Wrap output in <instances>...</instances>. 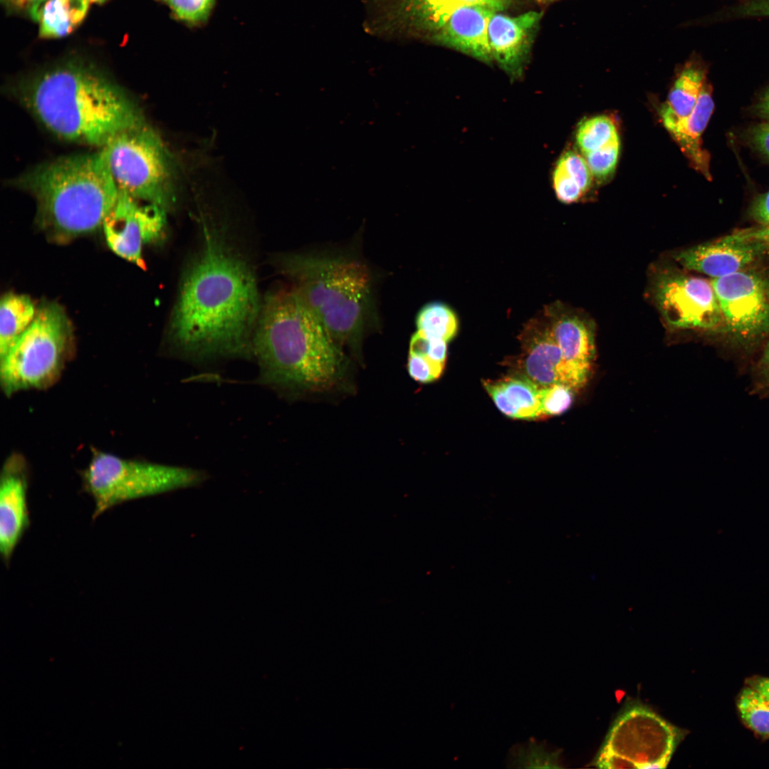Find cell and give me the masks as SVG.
<instances>
[{
  "label": "cell",
  "instance_id": "cell-2",
  "mask_svg": "<svg viewBox=\"0 0 769 769\" xmlns=\"http://www.w3.org/2000/svg\"><path fill=\"white\" fill-rule=\"evenodd\" d=\"M18 93L47 130L73 142L102 148L118 134L147 124L119 86L79 63L46 70Z\"/></svg>",
  "mask_w": 769,
  "mask_h": 769
},
{
  "label": "cell",
  "instance_id": "cell-41",
  "mask_svg": "<svg viewBox=\"0 0 769 769\" xmlns=\"http://www.w3.org/2000/svg\"><path fill=\"white\" fill-rule=\"evenodd\" d=\"M754 110L758 117L765 121H769V88L758 99L754 107Z\"/></svg>",
  "mask_w": 769,
  "mask_h": 769
},
{
  "label": "cell",
  "instance_id": "cell-29",
  "mask_svg": "<svg viewBox=\"0 0 769 769\" xmlns=\"http://www.w3.org/2000/svg\"><path fill=\"white\" fill-rule=\"evenodd\" d=\"M741 717L755 733L769 737V704L750 686L744 688L737 703Z\"/></svg>",
  "mask_w": 769,
  "mask_h": 769
},
{
  "label": "cell",
  "instance_id": "cell-44",
  "mask_svg": "<svg viewBox=\"0 0 769 769\" xmlns=\"http://www.w3.org/2000/svg\"><path fill=\"white\" fill-rule=\"evenodd\" d=\"M107 0H89L90 2L95 3V4H103Z\"/></svg>",
  "mask_w": 769,
  "mask_h": 769
},
{
  "label": "cell",
  "instance_id": "cell-25",
  "mask_svg": "<svg viewBox=\"0 0 769 769\" xmlns=\"http://www.w3.org/2000/svg\"><path fill=\"white\" fill-rule=\"evenodd\" d=\"M36 311L27 295L14 293L3 295L0 305V358L31 325Z\"/></svg>",
  "mask_w": 769,
  "mask_h": 769
},
{
  "label": "cell",
  "instance_id": "cell-39",
  "mask_svg": "<svg viewBox=\"0 0 769 769\" xmlns=\"http://www.w3.org/2000/svg\"><path fill=\"white\" fill-rule=\"evenodd\" d=\"M748 686L756 691L769 704V678L752 677L747 681Z\"/></svg>",
  "mask_w": 769,
  "mask_h": 769
},
{
  "label": "cell",
  "instance_id": "cell-19",
  "mask_svg": "<svg viewBox=\"0 0 769 769\" xmlns=\"http://www.w3.org/2000/svg\"><path fill=\"white\" fill-rule=\"evenodd\" d=\"M387 16L393 28L430 38L445 23L463 0H387Z\"/></svg>",
  "mask_w": 769,
  "mask_h": 769
},
{
  "label": "cell",
  "instance_id": "cell-28",
  "mask_svg": "<svg viewBox=\"0 0 769 769\" xmlns=\"http://www.w3.org/2000/svg\"><path fill=\"white\" fill-rule=\"evenodd\" d=\"M618 135L615 124L607 115H597L581 121L576 132L577 145L585 155L597 150Z\"/></svg>",
  "mask_w": 769,
  "mask_h": 769
},
{
  "label": "cell",
  "instance_id": "cell-40",
  "mask_svg": "<svg viewBox=\"0 0 769 769\" xmlns=\"http://www.w3.org/2000/svg\"><path fill=\"white\" fill-rule=\"evenodd\" d=\"M466 5H479L501 11L508 7L511 0H463Z\"/></svg>",
  "mask_w": 769,
  "mask_h": 769
},
{
  "label": "cell",
  "instance_id": "cell-10",
  "mask_svg": "<svg viewBox=\"0 0 769 769\" xmlns=\"http://www.w3.org/2000/svg\"><path fill=\"white\" fill-rule=\"evenodd\" d=\"M723 316L722 335L749 350L769 336V269L747 268L711 281Z\"/></svg>",
  "mask_w": 769,
  "mask_h": 769
},
{
  "label": "cell",
  "instance_id": "cell-8",
  "mask_svg": "<svg viewBox=\"0 0 769 769\" xmlns=\"http://www.w3.org/2000/svg\"><path fill=\"white\" fill-rule=\"evenodd\" d=\"M120 192L169 209L175 201L174 160L147 124L125 131L101 148Z\"/></svg>",
  "mask_w": 769,
  "mask_h": 769
},
{
  "label": "cell",
  "instance_id": "cell-46",
  "mask_svg": "<svg viewBox=\"0 0 769 769\" xmlns=\"http://www.w3.org/2000/svg\"><path fill=\"white\" fill-rule=\"evenodd\" d=\"M164 1H168L169 0H164Z\"/></svg>",
  "mask_w": 769,
  "mask_h": 769
},
{
  "label": "cell",
  "instance_id": "cell-33",
  "mask_svg": "<svg viewBox=\"0 0 769 769\" xmlns=\"http://www.w3.org/2000/svg\"><path fill=\"white\" fill-rule=\"evenodd\" d=\"M444 364L437 362L428 357L409 353L407 368L409 376L421 383H429L437 380L441 375Z\"/></svg>",
  "mask_w": 769,
  "mask_h": 769
},
{
  "label": "cell",
  "instance_id": "cell-16",
  "mask_svg": "<svg viewBox=\"0 0 769 769\" xmlns=\"http://www.w3.org/2000/svg\"><path fill=\"white\" fill-rule=\"evenodd\" d=\"M542 16L535 11L516 16L495 12L490 19L488 36L493 61L512 78L523 74Z\"/></svg>",
  "mask_w": 769,
  "mask_h": 769
},
{
  "label": "cell",
  "instance_id": "cell-18",
  "mask_svg": "<svg viewBox=\"0 0 769 769\" xmlns=\"http://www.w3.org/2000/svg\"><path fill=\"white\" fill-rule=\"evenodd\" d=\"M543 316L564 359L572 365L592 370L595 355L592 325L558 303L545 308Z\"/></svg>",
  "mask_w": 769,
  "mask_h": 769
},
{
  "label": "cell",
  "instance_id": "cell-37",
  "mask_svg": "<svg viewBox=\"0 0 769 769\" xmlns=\"http://www.w3.org/2000/svg\"><path fill=\"white\" fill-rule=\"evenodd\" d=\"M429 338L422 333L417 331L410 339L409 353L427 357L429 352Z\"/></svg>",
  "mask_w": 769,
  "mask_h": 769
},
{
  "label": "cell",
  "instance_id": "cell-34",
  "mask_svg": "<svg viewBox=\"0 0 769 769\" xmlns=\"http://www.w3.org/2000/svg\"><path fill=\"white\" fill-rule=\"evenodd\" d=\"M748 142L769 160V121L752 126L747 132Z\"/></svg>",
  "mask_w": 769,
  "mask_h": 769
},
{
  "label": "cell",
  "instance_id": "cell-5",
  "mask_svg": "<svg viewBox=\"0 0 769 769\" xmlns=\"http://www.w3.org/2000/svg\"><path fill=\"white\" fill-rule=\"evenodd\" d=\"M277 264L338 347L358 350L373 313L367 266L347 256L308 253L280 256Z\"/></svg>",
  "mask_w": 769,
  "mask_h": 769
},
{
  "label": "cell",
  "instance_id": "cell-35",
  "mask_svg": "<svg viewBox=\"0 0 769 769\" xmlns=\"http://www.w3.org/2000/svg\"><path fill=\"white\" fill-rule=\"evenodd\" d=\"M755 376L758 387L769 394V336L755 365Z\"/></svg>",
  "mask_w": 769,
  "mask_h": 769
},
{
  "label": "cell",
  "instance_id": "cell-27",
  "mask_svg": "<svg viewBox=\"0 0 769 769\" xmlns=\"http://www.w3.org/2000/svg\"><path fill=\"white\" fill-rule=\"evenodd\" d=\"M417 331L429 338H441L446 342L457 331L458 322L454 312L446 305L431 303L424 306L416 318Z\"/></svg>",
  "mask_w": 769,
  "mask_h": 769
},
{
  "label": "cell",
  "instance_id": "cell-11",
  "mask_svg": "<svg viewBox=\"0 0 769 769\" xmlns=\"http://www.w3.org/2000/svg\"><path fill=\"white\" fill-rule=\"evenodd\" d=\"M654 295L663 318L672 328L722 333L723 316L711 281L663 272L656 278Z\"/></svg>",
  "mask_w": 769,
  "mask_h": 769
},
{
  "label": "cell",
  "instance_id": "cell-43",
  "mask_svg": "<svg viewBox=\"0 0 769 769\" xmlns=\"http://www.w3.org/2000/svg\"><path fill=\"white\" fill-rule=\"evenodd\" d=\"M755 235L769 246V226H757L753 228Z\"/></svg>",
  "mask_w": 769,
  "mask_h": 769
},
{
  "label": "cell",
  "instance_id": "cell-42",
  "mask_svg": "<svg viewBox=\"0 0 769 769\" xmlns=\"http://www.w3.org/2000/svg\"><path fill=\"white\" fill-rule=\"evenodd\" d=\"M8 6L14 9H29L31 11L44 0H3Z\"/></svg>",
  "mask_w": 769,
  "mask_h": 769
},
{
  "label": "cell",
  "instance_id": "cell-22",
  "mask_svg": "<svg viewBox=\"0 0 769 769\" xmlns=\"http://www.w3.org/2000/svg\"><path fill=\"white\" fill-rule=\"evenodd\" d=\"M706 82V70L701 63L691 61L685 65L660 109L666 129L691 113Z\"/></svg>",
  "mask_w": 769,
  "mask_h": 769
},
{
  "label": "cell",
  "instance_id": "cell-9",
  "mask_svg": "<svg viewBox=\"0 0 769 769\" xmlns=\"http://www.w3.org/2000/svg\"><path fill=\"white\" fill-rule=\"evenodd\" d=\"M684 731L632 702L611 726L593 764L600 768H664Z\"/></svg>",
  "mask_w": 769,
  "mask_h": 769
},
{
  "label": "cell",
  "instance_id": "cell-23",
  "mask_svg": "<svg viewBox=\"0 0 769 769\" xmlns=\"http://www.w3.org/2000/svg\"><path fill=\"white\" fill-rule=\"evenodd\" d=\"M89 0H44L31 10L39 23L43 38L63 37L72 33L85 19Z\"/></svg>",
  "mask_w": 769,
  "mask_h": 769
},
{
  "label": "cell",
  "instance_id": "cell-38",
  "mask_svg": "<svg viewBox=\"0 0 769 769\" xmlns=\"http://www.w3.org/2000/svg\"><path fill=\"white\" fill-rule=\"evenodd\" d=\"M429 338L430 340V344L429 352L427 357L437 362L445 364L447 350V342L443 339L437 338Z\"/></svg>",
  "mask_w": 769,
  "mask_h": 769
},
{
  "label": "cell",
  "instance_id": "cell-36",
  "mask_svg": "<svg viewBox=\"0 0 769 769\" xmlns=\"http://www.w3.org/2000/svg\"><path fill=\"white\" fill-rule=\"evenodd\" d=\"M750 214L758 226H769V191L756 197L750 206Z\"/></svg>",
  "mask_w": 769,
  "mask_h": 769
},
{
  "label": "cell",
  "instance_id": "cell-14",
  "mask_svg": "<svg viewBox=\"0 0 769 769\" xmlns=\"http://www.w3.org/2000/svg\"><path fill=\"white\" fill-rule=\"evenodd\" d=\"M768 253V244L749 228L693 246L674 256L687 269L713 279L749 268Z\"/></svg>",
  "mask_w": 769,
  "mask_h": 769
},
{
  "label": "cell",
  "instance_id": "cell-4",
  "mask_svg": "<svg viewBox=\"0 0 769 769\" xmlns=\"http://www.w3.org/2000/svg\"><path fill=\"white\" fill-rule=\"evenodd\" d=\"M14 183L36 199L42 228L61 241L102 226L119 195L101 148L38 165Z\"/></svg>",
  "mask_w": 769,
  "mask_h": 769
},
{
  "label": "cell",
  "instance_id": "cell-6",
  "mask_svg": "<svg viewBox=\"0 0 769 769\" xmlns=\"http://www.w3.org/2000/svg\"><path fill=\"white\" fill-rule=\"evenodd\" d=\"M72 353V331L66 314L55 303H43L31 325L0 358L2 392L11 397L21 391L53 386Z\"/></svg>",
  "mask_w": 769,
  "mask_h": 769
},
{
  "label": "cell",
  "instance_id": "cell-12",
  "mask_svg": "<svg viewBox=\"0 0 769 769\" xmlns=\"http://www.w3.org/2000/svg\"><path fill=\"white\" fill-rule=\"evenodd\" d=\"M518 338L522 353L517 362L518 374L539 387L559 384L575 392L586 385L591 370L572 365L564 359L544 316L528 320Z\"/></svg>",
  "mask_w": 769,
  "mask_h": 769
},
{
  "label": "cell",
  "instance_id": "cell-24",
  "mask_svg": "<svg viewBox=\"0 0 769 769\" xmlns=\"http://www.w3.org/2000/svg\"><path fill=\"white\" fill-rule=\"evenodd\" d=\"M593 176L583 155L568 150L559 158L553 174L558 199L565 204L580 199L590 188Z\"/></svg>",
  "mask_w": 769,
  "mask_h": 769
},
{
  "label": "cell",
  "instance_id": "cell-45",
  "mask_svg": "<svg viewBox=\"0 0 769 769\" xmlns=\"http://www.w3.org/2000/svg\"><path fill=\"white\" fill-rule=\"evenodd\" d=\"M537 1H554V0H537Z\"/></svg>",
  "mask_w": 769,
  "mask_h": 769
},
{
  "label": "cell",
  "instance_id": "cell-3",
  "mask_svg": "<svg viewBox=\"0 0 769 769\" xmlns=\"http://www.w3.org/2000/svg\"><path fill=\"white\" fill-rule=\"evenodd\" d=\"M259 381L276 389L320 390L338 381L342 350L292 286L271 292L262 303L252 340Z\"/></svg>",
  "mask_w": 769,
  "mask_h": 769
},
{
  "label": "cell",
  "instance_id": "cell-17",
  "mask_svg": "<svg viewBox=\"0 0 769 769\" xmlns=\"http://www.w3.org/2000/svg\"><path fill=\"white\" fill-rule=\"evenodd\" d=\"M496 12L479 5H463L456 9L443 26L430 38L486 63L493 62L488 26Z\"/></svg>",
  "mask_w": 769,
  "mask_h": 769
},
{
  "label": "cell",
  "instance_id": "cell-20",
  "mask_svg": "<svg viewBox=\"0 0 769 769\" xmlns=\"http://www.w3.org/2000/svg\"><path fill=\"white\" fill-rule=\"evenodd\" d=\"M483 386L505 415L526 420L542 418L540 387L525 376L516 374L496 381L486 380Z\"/></svg>",
  "mask_w": 769,
  "mask_h": 769
},
{
  "label": "cell",
  "instance_id": "cell-26",
  "mask_svg": "<svg viewBox=\"0 0 769 769\" xmlns=\"http://www.w3.org/2000/svg\"><path fill=\"white\" fill-rule=\"evenodd\" d=\"M560 752L551 750L548 745L536 739L513 746L508 755V763L516 768H560Z\"/></svg>",
  "mask_w": 769,
  "mask_h": 769
},
{
  "label": "cell",
  "instance_id": "cell-32",
  "mask_svg": "<svg viewBox=\"0 0 769 769\" xmlns=\"http://www.w3.org/2000/svg\"><path fill=\"white\" fill-rule=\"evenodd\" d=\"M214 0H169L171 10L180 20L188 23L204 21L209 14Z\"/></svg>",
  "mask_w": 769,
  "mask_h": 769
},
{
  "label": "cell",
  "instance_id": "cell-21",
  "mask_svg": "<svg viewBox=\"0 0 769 769\" xmlns=\"http://www.w3.org/2000/svg\"><path fill=\"white\" fill-rule=\"evenodd\" d=\"M714 108L711 89L706 82L691 113L667 129L696 169L710 179L709 157L701 147V135Z\"/></svg>",
  "mask_w": 769,
  "mask_h": 769
},
{
  "label": "cell",
  "instance_id": "cell-13",
  "mask_svg": "<svg viewBox=\"0 0 769 769\" xmlns=\"http://www.w3.org/2000/svg\"><path fill=\"white\" fill-rule=\"evenodd\" d=\"M165 211L157 205L119 191L102 225L108 246L118 256L144 268L143 246L161 236Z\"/></svg>",
  "mask_w": 769,
  "mask_h": 769
},
{
  "label": "cell",
  "instance_id": "cell-15",
  "mask_svg": "<svg viewBox=\"0 0 769 769\" xmlns=\"http://www.w3.org/2000/svg\"><path fill=\"white\" fill-rule=\"evenodd\" d=\"M28 471L23 456L4 461L0 477V554L7 565L30 524L27 501Z\"/></svg>",
  "mask_w": 769,
  "mask_h": 769
},
{
  "label": "cell",
  "instance_id": "cell-30",
  "mask_svg": "<svg viewBox=\"0 0 769 769\" xmlns=\"http://www.w3.org/2000/svg\"><path fill=\"white\" fill-rule=\"evenodd\" d=\"M620 150L619 135L600 149L585 155L592 174L599 182L608 179L614 172Z\"/></svg>",
  "mask_w": 769,
  "mask_h": 769
},
{
  "label": "cell",
  "instance_id": "cell-1",
  "mask_svg": "<svg viewBox=\"0 0 769 769\" xmlns=\"http://www.w3.org/2000/svg\"><path fill=\"white\" fill-rule=\"evenodd\" d=\"M203 244L183 279L167 338L177 355L203 362L252 357L261 305L248 264L202 222Z\"/></svg>",
  "mask_w": 769,
  "mask_h": 769
},
{
  "label": "cell",
  "instance_id": "cell-7",
  "mask_svg": "<svg viewBox=\"0 0 769 769\" xmlns=\"http://www.w3.org/2000/svg\"><path fill=\"white\" fill-rule=\"evenodd\" d=\"M94 502L93 518L122 503L194 486L205 475L190 468L128 459L93 449L81 474Z\"/></svg>",
  "mask_w": 769,
  "mask_h": 769
},
{
  "label": "cell",
  "instance_id": "cell-31",
  "mask_svg": "<svg viewBox=\"0 0 769 769\" xmlns=\"http://www.w3.org/2000/svg\"><path fill=\"white\" fill-rule=\"evenodd\" d=\"M574 392L570 387L559 384L540 387L542 418L560 415L567 411L572 404Z\"/></svg>",
  "mask_w": 769,
  "mask_h": 769
}]
</instances>
